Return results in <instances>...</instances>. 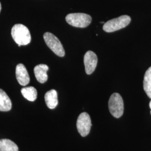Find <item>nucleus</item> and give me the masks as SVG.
<instances>
[{
  "instance_id": "f8f14e48",
  "label": "nucleus",
  "mask_w": 151,
  "mask_h": 151,
  "mask_svg": "<svg viewBox=\"0 0 151 151\" xmlns=\"http://www.w3.org/2000/svg\"><path fill=\"white\" fill-rule=\"evenodd\" d=\"M21 92L22 96L30 101H34L37 99V91L34 87H24Z\"/></svg>"
},
{
  "instance_id": "7ed1b4c3",
  "label": "nucleus",
  "mask_w": 151,
  "mask_h": 151,
  "mask_svg": "<svg viewBox=\"0 0 151 151\" xmlns=\"http://www.w3.org/2000/svg\"><path fill=\"white\" fill-rule=\"evenodd\" d=\"M65 20L72 27L84 28L90 24L92 18L90 15L86 14L72 13L66 16Z\"/></svg>"
},
{
  "instance_id": "39448f33",
  "label": "nucleus",
  "mask_w": 151,
  "mask_h": 151,
  "mask_svg": "<svg viewBox=\"0 0 151 151\" xmlns=\"http://www.w3.org/2000/svg\"><path fill=\"white\" fill-rule=\"evenodd\" d=\"M43 38L47 46L55 54L60 57L65 56V49L58 38L53 34L49 32L44 34Z\"/></svg>"
},
{
  "instance_id": "6e6552de",
  "label": "nucleus",
  "mask_w": 151,
  "mask_h": 151,
  "mask_svg": "<svg viewBox=\"0 0 151 151\" xmlns=\"http://www.w3.org/2000/svg\"><path fill=\"white\" fill-rule=\"evenodd\" d=\"M16 79L22 86H27L30 82V77L25 65L19 64L16 67Z\"/></svg>"
},
{
  "instance_id": "ddd939ff",
  "label": "nucleus",
  "mask_w": 151,
  "mask_h": 151,
  "mask_svg": "<svg viewBox=\"0 0 151 151\" xmlns=\"http://www.w3.org/2000/svg\"><path fill=\"white\" fill-rule=\"evenodd\" d=\"M0 151H19V148L12 140L2 139L0 140Z\"/></svg>"
},
{
  "instance_id": "0eeeda50",
  "label": "nucleus",
  "mask_w": 151,
  "mask_h": 151,
  "mask_svg": "<svg viewBox=\"0 0 151 151\" xmlns=\"http://www.w3.org/2000/svg\"><path fill=\"white\" fill-rule=\"evenodd\" d=\"M97 57L93 52L87 51L84 56V65L87 75H91L95 70L97 64Z\"/></svg>"
},
{
  "instance_id": "20e7f679",
  "label": "nucleus",
  "mask_w": 151,
  "mask_h": 151,
  "mask_svg": "<svg viewBox=\"0 0 151 151\" xmlns=\"http://www.w3.org/2000/svg\"><path fill=\"white\" fill-rule=\"evenodd\" d=\"M109 109L111 114L116 118H120L124 113V102L118 93H114L109 100Z\"/></svg>"
},
{
  "instance_id": "2eb2a0df",
  "label": "nucleus",
  "mask_w": 151,
  "mask_h": 151,
  "mask_svg": "<svg viewBox=\"0 0 151 151\" xmlns=\"http://www.w3.org/2000/svg\"><path fill=\"white\" fill-rule=\"evenodd\" d=\"M150 108L151 109V101H150Z\"/></svg>"
},
{
  "instance_id": "f257e3e1",
  "label": "nucleus",
  "mask_w": 151,
  "mask_h": 151,
  "mask_svg": "<svg viewBox=\"0 0 151 151\" xmlns=\"http://www.w3.org/2000/svg\"><path fill=\"white\" fill-rule=\"evenodd\" d=\"M11 35L20 47L26 45L31 42V35L28 28L22 24H15L11 29Z\"/></svg>"
},
{
  "instance_id": "1a4fd4ad",
  "label": "nucleus",
  "mask_w": 151,
  "mask_h": 151,
  "mask_svg": "<svg viewBox=\"0 0 151 151\" xmlns=\"http://www.w3.org/2000/svg\"><path fill=\"white\" fill-rule=\"evenodd\" d=\"M48 70V66L44 64L38 65L35 67L34 72L35 76L39 82L44 83L48 80V75L47 72Z\"/></svg>"
},
{
  "instance_id": "9b49d317",
  "label": "nucleus",
  "mask_w": 151,
  "mask_h": 151,
  "mask_svg": "<svg viewBox=\"0 0 151 151\" xmlns=\"http://www.w3.org/2000/svg\"><path fill=\"white\" fill-rule=\"evenodd\" d=\"M12 108V103L10 97L5 92L0 89V111H8Z\"/></svg>"
},
{
  "instance_id": "f03ea898",
  "label": "nucleus",
  "mask_w": 151,
  "mask_h": 151,
  "mask_svg": "<svg viewBox=\"0 0 151 151\" xmlns=\"http://www.w3.org/2000/svg\"><path fill=\"white\" fill-rule=\"evenodd\" d=\"M131 22L128 15H122L113 19L105 22L103 25V30L107 32H114L127 27Z\"/></svg>"
},
{
  "instance_id": "9d476101",
  "label": "nucleus",
  "mask_w": 151,
  "mask_h": 151,
  "mask_svg": "<svg viewBox=\"0 0 151 151\" xmlns=\"http://www.w3.org/2000/svg\"><path fill=\"white\" fill-rule=\"evenodd\" d=\"M45 101L48 108L53 109L56 108L58 104L57 92L55 90H50L45 94Z\"/></svg>"
},
{
  "instance_id": "dca6fc26",
  "label": "nucleus",
  "mask_w": 151,
  "mask_h": 151,
  "mask_svg": "<svg viewBox=\"0 0 151 151\" xmlns=\"http://www.w3.org/2000/svg\"><path fill=\"white\" fill-rule=\"evenodd\" d=\"M1 3H0V11H1Z\"/></svg>"
},
{
  "instance_id": "423d86ee",
  "label": "nucleus",
  "mask_w": 151,
  "mask_h": 151,
  "mask_svg": "<svg viewBox=\"0 0 151 151\" xmlns=\"http://www.w3.org/2000/svg\"><path fill=\"white\" fill-rule=\"evenodd\" d=\"M76 127L82 137H85L88 135L91 127V120L90 115L85 112L80 114L77 118Z\"/></svg>"
},
{
  "instance_id": "4468645a",
  "label": "nucleus",
  "mask_w": 151,
  "mask_h": 151,
  "mask_svg": "<svg viewBox=\"0 0 151 151\" xmlns=\"http://www.w3.org/2000/svg\"><path fill=\"white\" fill-rule=\"evenodd\" d=\"M143 89L147 95L151 99V67L146 70L144 76Z\"/></svg>"
}]
</instances>
